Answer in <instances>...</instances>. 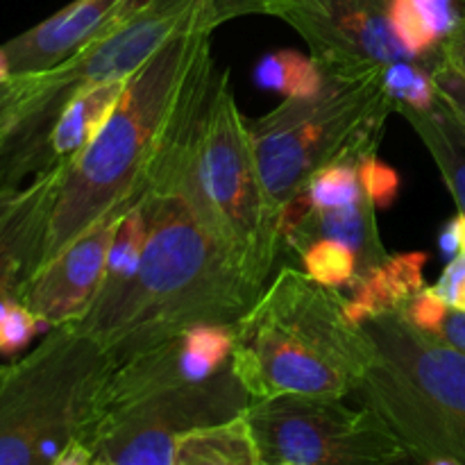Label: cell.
Segmentation results:
<instances>
[{"label": "cell", "instance_id": "e0dca14e", "mask_svg": "<svg viewBox=\"0 0 465 465\" xmlns=\"http://www.w3.org/2000/svg\"><path fill=\"white\" fill-rule=\"evenodd\" d=\"M125 84L127 80L104 82V84L89 86L68 100L48 136L50 166L75 159L98 136V132L116 109Z\"/></svg>", "mask_w": 465, "mask_h": 465}, {"label": "cell", "instance_id": "30bf717a", "mask_svg": "<svg viewBox=\"0 0 465 465\" xmlns=\"http://www.w3.org/2000/svg\"><path fill=\"white\" fill-rule=\"evenodd\" d=\"M391 5L393 0H252V14L284 21L327 77L350 80L411 59L391 25Z\"/></svg>", "mask_w": 465, "mask_h": 465}, {"label": "cell", "instance_id": "83f0119b", "mask_svg": "<svg viewBox=\"0 0 465 465\" xmlns=\"http://www.w3.org/2000/svg\"><path fill=\"white\" fill-rule=\"evenodd\" d=\"M359 177L366 189V195L380 209H389L400 193V175L391 166L381 163L377 154H371L359 162Z\"/></svg>", "mask_w": 465, "mask_h": 465}, {"label": "cell", "instance_id": "277c9868", "mask_svg": "<svg viewBox=\"0 0 465 465\" xmlns=\"http://www.w3.org/2000/svg\"><path fill=\"white\" fill-rule=\"evenodd\" d=\"M232 371L259 400L280 395L348 398L368 366V341L343 291L284 266L234 325Z\"/></svg>", "mask_w": 465, "mask_h": 465}, {"label": "cell", "instance_id": "f546056e", "mask_svg": "<svg viewBox=\"0 0 465 465\" xmlns=\"http://www.w3.org/2000/svg\"><path fill=\"white\" fill-rule=\"evenodd\" d=\"M431 293L443 300L448 307L465 312V254L459 252L445 266L443 275L439 277L434 286H430Z\"/></svg>", "mask_w": 465, "mask_h": 465}, {"label": "cell", "instance_id": "1f68e13d", "mask_svg": "<svg viewBox=\"0 0 465 465\" xmlns=\"http://www.w3.org/2000/svg\"><path fill=\"white\" fill-rule=\"evenodd\" d=\"M94 463V452H91L89 445L84 440H73L57 459L50 465H91Z\"/></svg>", "mask_w": 465, "mask_h": 465}, {"label": "cell", "instance_id": "8992f818", "mask_svg": "<svg viewBox=\"0 0 465 465\" xmlns=\"http://www.w3.org/2000/svg\"><path fill=\"white\" fill-rule=\"evenodd\" d=\"M391 114L395 107L381 71H372L350 80L330 77L321 94L286 98L272 112L248 118L263 193L277 221L313 173L377 154Z\"/></svg>", "mask_w": 465, "mask_h": 465}, {"label": "cell", "instance_id": "603a6c76", "mask_svg": "<svg viewBox=\"0 0 465 465\" xmlns=\"http://www.w3.org/2000/svg\"><path fill=\"white\" fill-rule=\"evenodd\" d=\"M381 84L398 109H431L440 103L430 64L400 59L381 68Z\"/></svg>", "mask_w": 465, "mask_h": 465}, {"label": "cell", "instance_id": "8fae6325", "mask_svg": "<svg viewBox=\"0 0 465 465\" xmlns=\"http://www.w3.org/2000/svg\"><path fill=\"white\" fill-rule=\"evenodd\" d=\"M234 343V325H203L112 363L95 395L89 422L153 395L204 384L223 375L232 368Z\"/></svg>", "mask_w": 465, "mask_h": 465}, {"label": "cell", "instance_id": "8d00e7d4", "mask_svg": "<svg viewBox=\"0 0 465 465\" xmlns=\"http://www.w3.org/2000/svg\"><path fill=\"white\" fill-rule=\"evenodd\" d=\"M277 465H293V463H277Z\"/></svg>", "mask_w": 465, "mask_h": 465}, {"label": "cell", "instance_id": "4316f807", "mask_svg": "<svg viewBox=\"0 0 465 465\" xmlns=\"http://www.w3.org/2000/svg\"><path fill=\"white\" fill-rule=\"evenodd\" d=\"M41 330H48V327L35 312H30L23 302L9 304L0 313V354L14 357L25 350Z\"/></svg>", "mask_w": 465, "mask_h": 465}, {"label": "cell", "instance_id": "4fadbf2b", "mask_svg": "<svg viewBox=\"0 0 465 465\" xmlns=\"http://www.w3.org/2000/svg\"><path fill=\"white\" fill-rule=\"evenodd\" d=\"M123 216L125 213H116L100 221L45 262L32 277L23 304L35 312L48 330L75 322L94 302Z\"/></svg>", "mask_w": 465, "mask_h": 465}, {"label": "cell", "instance_id": "d4e9b609", "mask_svg": "<svg viewBox=\"0 0 465 465\" xmlns=\"http://www.w3.org/2000/svg\"><path fill=\"white\" fill-rule=\"evenodd\" d=\"M300 198L316 209L343 207V204L357 203L368 198L366 189L359 177V163H330L309 177Z\"/></svg>", "mask_w": 465, "mask_h": 465}, {"label": "cell", "instance_id": "ba28073f", "mask_svg": "<svg viewBox=\"0 0 465 465\" xmlns=\"http://www.w3.org/2000/svg\"><path fill=\"white\" fill-rule=\"evenodd\" d=\"M263 465H411L398 436L343 398L280 395L245 409Z\"/></svg>", "mask_w": 465, "mask_h": 465}, {"label": "cell", "instance_id": "74e56055", "mask_svg": "<svg viewBox=\"0 0 465 465\" xmlns=\"http://www.w3.org/2000/svg\"><path fill=\"white\" fill-rule=\"evenodd\" d=\"M463 3H465V0H463Z\"/></svg>", "mask_w": 465, "mask_h": 465}, {"label": "cell", "instance_id": "cb8c5ba5", "mask_svg": "<svg viewBox=\"0 0 465 465\" xmlns=\"http://www.w3.org/2000/svg\"><path fill=\"white\" fill-rule=\"evenodd\" d=\"M402 312L418 330L465 352V312L448 307L431 293L430 286L413 295Z\"/></svg>", "mask_w": 465, "mask_h": 465}, {"label": "cell", "instance_id": "5bb4252c", "mask_svg": "<svg viewBox=\"0 0 465 465\" xmlns=\"http://www.w3.org/2000/svg\"><path fill=\"white\" fill-rule=\"evenodd\" d=\"M148 0H73L0 48L7 54L12 75L48 71L125 23Z\"/></svg>", "mask_w": 465, "mask_h": 465}, {"label": "cell", "instance_id": "52a82bcc", "mask_svg": "<svg viewBox=\"0 0 465 465\" xmlns=\"http://www.w3.org/2000/svg\"><path fill=\"white\" fill-rule=\"evenodd\" d=\"M112 357L73 322L0 363V465H50L84 436Z\"/></svg>", "mask_w": 465, "mask_h": 465}, {"label": "cell", "instance_id": "484cf974", "mask_svg": "<svg viewBox=\"0 0 465 465\" xmlns=\"http://www.w3.org/2000/svg\"><path fill=\"white\" fill-rule=\"evenodd\" d=\"M145 232H148V225H145V213L139 200L121 218V225H118L116 236H114L112 250H109L107 271H104V280L100 284V289L103 286L121 284L123 280H127L134 272V268L139 266L141 252H143Z\"/></svg>", "mask_w": 465, "mask_h": 465}, {"label": "cell", "instance_id": "2e32d148", "mask_svg": "<svg viewBox=\"0 0 465 465\" xmlns=\"http://www.w3.org/2000/svg\"><path fill=\"white\" fill-rule=\"evenodd\" d=\"M463 14V0H393L391 25L413 62L434 66Z\"/></svg>", "mask_w": 465, "mask_h": 465}, {"label": "cell", "instance_id": "7402d4cb", "mask_svg": "<svg viewBox=\"0 0 465 465\" xmlns=\"http://www.w3.org/2000/svg\"><path fill=\"white\" fill-rule=\"evenodd\" d=\"M293 252L300 257L302 271L316 282H321V284L330 286V289H348L361 275V263H359L357 254L345 248L343 243H339V241H309V243L300 245Z\"/></svg>", "mask_w": 465, "mask_h": 465}, {"label": "cell", "instance_id": "7c38bea8", "mask_svg": "<svg viewBox=\"0 0 465 465\" xmlns=\"http://www.w3.org/2000/svg\"><path fill=\"white\" fill-rule=\"evenodd\" d=\"M64 173L66 162H59L27 184L0 186V313L23 302L32 277L44 266Z\"/></svg>", "mask_w": 465, "mask_h": 465}, {"label": "cell", "instance_id": "9a60e30c", "mask_svg": "<svg viewBox=\"0 0 465 465\" xmlns=\"http://www.w3.org/2000/svg\"><path fill=\"white\" fill-rule=\"evenodd\" d=\"M427 259L425 252L398 254L359 275L348 286L350 293H343L350 321L359 325L377 313L407 307L409 300L427 286L422 277Z\"/></svg>", "mask_w": 465, "mask_h": 465}, {"label": "cell", "instance_id": "9c48e42d", "mask_svg": "<svg viewBox=\"0 0 465 465\" xmlns=\"http://www.w3.org/2000/svg\"><path fill=\"white\" fill-rule=\"evenodd\" d=\"M250 404L252 398L230 368L204 384L153 395L94 418L82 440L94 452L91 465H173L180 436L232 420Z\"/></svg>", "mask_w": 465, "mask_h": 465}, {"label": "cell", "instance_id": "d6986e66", "mask_svg": "<svg viewBox=\"0 0 465 465\" xmlns=\"http://www.w3.org/2000/svg\"><path fill=\"white\" fill-rule=\"evenodd\" d=\"M173 465H263L245 413L180 436Z\"/></svg>", "mask_w": 465, "mask_h": 465}, {"label": "cell", "instance_id": "6da1fadb", "mask_svg": "<svg viewBox=\"0 0 465 465\" xmlns=\"http://www.w3.org/2000/svg\"><path fill=\"white\" fill-rule=\"evenodd\" d=\"M141 207L148 232L139 266L103 286L73 322L114 363L193 327L236 325L262 295L180 191L148 184Z\"/></svg>", "mask_w": 465, "mask_h": 465}, {"label": "cell", "instance_id": "ffe728a7", "mask_svg": "<svg viewBox=\"0 0 465 465\" xmlns=\"http://www.w3.org/2000/svg\"><path fill=\"white\" fill-rule=\"evenodd\" d=\"M53 100V75L50 71L12 75L0 86V154L7 150L16 132L36 121Z\"/></svg>", "mask_w": 465, "mask_h": 465}, {"label": "cell", "instance_id": "d590c367", "mask_svg": "<svg viewBox=\"0 0 465 465\" xmlns=\"http://www.w3.org/2000/svg\"><path fill=\"white\" fill-rule=\"evenodd\" d=\"M12 80V66H9V59L5 54V50L0 48V86L7 84Z\"/></svg>", "mask_w": 465, "mask_h": 465}, {"label": "cell", "instance_id": "ac0fdd59", "mask_svg": "<svg viewBox=\"0 0 465 465\" xmlns=\"http://www.w3.org/2000/svg\"><path fill=\"white\" fill-rule=\"evenodd\" d=\"M400 116L413 127L431 159L439 166L440 177L450 195L457 203L459 213H465V127L457 114L440 100L431 109H398Z\"/></svg>", "mask_w": 465, "mask_h": 465}, {"label": "cell", "instance_id": "7a4b0ae2", "mask_svg": "<svg viewBox=\"0 0 465 465\" xmlns=\"http://www.w3.org/2000/svg\"><path fill=\"white\" fill-rule=\"evenodd\" d=\"M148 184L180 191L252 284L266 289L284 252L280 221L263 193L248 118L234 98L230 71H218L212 45L200 53L184 82L145 175Z\"/></svg>", "mask_w": 465, "mask_h": 465}, {"label": "cell", "instance_id": "d6a6232c", "mask_svg": "<svg viewBox=\"0 0 465 465\" xmlns=\"http://www.w3.org/2000/svg\"><path fill=\"white\" fill-rule=\"evenodd\" d=\"M439 248H440V252H443L448 259L457 257V254H459V241H457V232H454V223L452 221H450L448 225L440 230Z\"/></svg>", "mask_w": 465, "mask_h": 465}, {"label": "cell", "instance_id": "836d02e7", "mask_svg": "<svg viewBox=\"0 0 465 465\" xmlns=\"http://www.w3.org/2000/svg\"><path fill=\"white\" fill-rule=\"evenodd\" d=\"M411 465H465L452 457H427V459H413Z\"/></svg>", "mask_w": 465, "mask_h": 465}, {"label": "cell", "instance_id": "4dcf8cb0", "mask_svg": "<svg viewBox=\"0 0 465 465\" xmlns=\"http://www.w3.org/2000/svg\"><path fill=\"white\" fill-rule=\"evenodd\" d=\"M440 57L465 77V14L461 16V21H459V25L454 27L452 35L448 36V41L443 44Z\"/></svg>", "mask_w": 465, "mask_h": 465}, {"label": "cell", "instance_id": "e575fe53", "mask_svg": "<svg viewBox=\"0 0 465 465\" xmlns=\"http://www.w3.org/2000/svg\"><path fill=\"white\" fill-rule=\"evenodd\" d=\"M452 223H454V232H457L459 252L465 254V213H459Z\"/></svg>", "mask_w": 465, "mask_h": 465}, {"label": "cell", "instance_id": "3957f363", "mask_svg": "<svg viewBox=\"0 0 465 465\" xmlns=\"http://www.w3.org/2000/svg\"><path fill=\"white\" fill-rule=\"evenodd\" d=\"M248 14H252L250 0H216L127 80L98 136L66 162L44 263L100 221L127 213L143 198L150 163L200 53L212 45L223 23Z\"/></svg>", "mask_w": 465, "mask_h": 465}, {"label": "cell", "instance_id": "5b68a950", "mask_svg": "<svg viewBox=\"0 0 465 465\" xmlns=\"http://www.w3.org/2000/svg\"><path fill=\"white\" fill-rule=\"evenodd\" d=\"M368 366L359 381L371 409L413 459L452 457L465 463V352L418 330L402 309L359 322Z\"/></svg>", "mask_w": 465, "mask_h": 465}, {"label": "cell", "instance_id": "f1b7e54d", "mask_svg": "<svg viewBox=\"0 0 465 465\" xmlns=\"http://www.w3.org/2000/svg\"><path fill=\"white\" fill-rule=\"evenodd\" d=\"M431 77H434L439 98L457 114V118L465 127V77L457 68L450 66L443 57L431 66Z\"/></svg>", "mask_w": 465, "mask_h": 465}, {"label": "cell", "instance_id": "44dd1931", "mask_svg": "<svg viewBox=\"0 0 465 465\" xmlns=\"http://www.w3.org/2000/svg\"><path fill=\"white\" fill-rule=\"evenodd\" d=\"M330 77L316 62L298 50H277L263 54L254 66L257 86L282 94L284 98H309L325 89Z\"/></svg>", "mask_w": 465, "mask_h": 465}]
</instances>
